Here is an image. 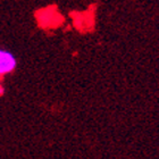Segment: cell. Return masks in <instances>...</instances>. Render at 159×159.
Segmentation results:
<instances>
[{"label": "cell", "instance_id": "6da1fadb", "mask_svg": "<svg viewBox=\"0 0 159 159\" xmlns=\"http://www.w3.org/2000/svg\"><path fill=\"white\" fill-rule=\"evenodd\" d=\"M17 66L16 57L8 50L0 49V75L13 73Z\"/></svg>", "mask_w": 159, "mask_h": 159}]
</instances>
